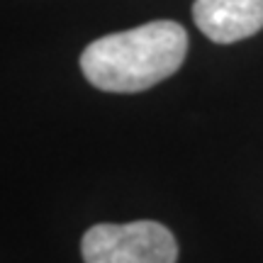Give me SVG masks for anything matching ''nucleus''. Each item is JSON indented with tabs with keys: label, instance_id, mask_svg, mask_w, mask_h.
<instances>
[{
	"label": "nucleus",
	"instance_id": "obj_3",
	"mask_svg": "<svg viewBox=\"0 0 263 263\" xmlns=\"http://www.w3.org/2000/svg\"><path fill=\"white\" fill-rule=\"evenodd\" d=\"M197 29L217 44H234L263 29V0H195Z\"/></svg>",
	"mask_w": 263,
	"mask_h": 263
},
{
	"label": "nucleus",
	"instance_id": "obj_2",
	"mask_svg": "<svg viewBox=\"0 0 263 263\" xmlns=\"http://www.w3.org/2000/svg\"><path fill=\"white\" fill-rule=\"evenodd\" d=\"M81 251L85 263H176L178 258L176 236L151 219L90 227Z\"/></svg>",
	"mask_w": 263,
	"mask_h": 263
},
{
	"label": "nucleus",
	"instance_id": "obj_1",
	"mask_svg": "<svg viewBox=\"0 0 263 263\" xmlns=\"http://www.w3.org/2000/svg\"><path fill=\"white\" fill-rule=\"evenodd\" d=\"M185 54V29L173 20H154L90 42L81 54V71L100 90L141 93L171 78Z\"/></svg>",
	"mask_w": 263,
	"mask_h": 263
}]
</instances>
